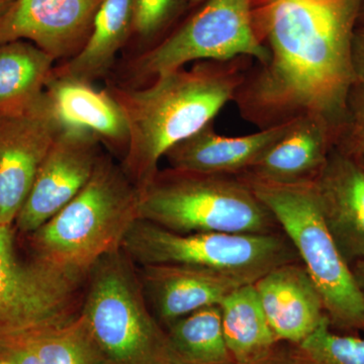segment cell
Returning a JSON list of instances; mask_svg holds the SVG:
<instances>
[{
  "instance_id": "1",
  "label": "cell",
  "mask_w": 364,
  "mask_h": 364,
  "mask_svg": "<svg viewBox=\"0 0 364 364\" xmlns=\"http://www.w3.org/2000/svg\"><path fill=\"white\" fill-rule=\"evenodd\" d=\"M363 0H252L254 31L268 51L233 102L259 130L316 116L340 130L356 81L352 38Z\"/></svg>"
},
{
  "instance_id": "2",
  "label": "cell",
  "mask_w": 364,
  "mask_h": 364,
  "mask_svg": "<svg viewBox=\"0 0 364 364\" xmlns=\"http://www.w3.org/2000/svg\"><path fill=\"white\" fill-rule=\"evenodd\" d=\"M253 60L198 61L189 69L162 74L141 87L107 88L121 107L129 128V145L121 166L140 189L159 170L171 148L193 136L233 102Z\"/></svg>"
},
{
  "instance_id": "3",
  "label": "cell",
  "mask_w": 364,
  "mask_h": 364,
  "mask_svg": "<svg viewBox=\"0 0 364 364\" xmlns=\"http://www.w3.org/2000/svg\"><path fill=\"white\" fill-rule=\"evenodd\" d=\"M138 218V188L102 154L90 181L65 208L26 235L33 259L87 279L91 268L122 248Z\"/></svg>"
},
{
  "instance_id": "4",
  "label": "cell",
  "mask_w": 364,
  "mask_h": 364,
  "mask_svg": "<svg viewBox=\"0 0 364 364\" xmlns=\"http://www.w3.org/2000/svg\"><path fill=\"white\" fill-rule=\"evenodd\" d=\"M138 218L181 234H269L279 227L241 176L170 167L138 189Z\"/></svg>"
},
{
  "instance_id": "5",
  "label": "cell",
  "mask_w": 364,
  "mask_h": 364,
  "mask_svg": "<svg viewBox=\"0 0 364 364\" xmlns=\"http://www.w3.org/2000/svg\"><path fill=\"white\" fill-rule=\"evenodd\" d=\"M298 253L318 287L332 327L364 332V299L350 265L326 226L314 182L267 183L241 176Z\"/></svg>"
},
{
  "instance_id": "6",
  "label": "cell",
  "mask_w": 364,
  "mask_h": 364,
  "mask_svg": "<svg viewBox=\"0 0 364 364\" xmlns=\"http://www.w3.org/2000/svg\"><path fill=\"white\" fill-rule=\"evenodd\" d=\"M122 249L135 264L179 265L210 270L253 284L273 268L299 259L286 235L191 233L169 231L136 219Z\"/></svg>"
},
{
  "instance_id": "7",
  "label": "cell",
  "mask_w": 364,
  "mask_h": 364,
  "mask_svg": "<svg viewBox=\"0 0 364 364\" xmlns=\"http://www.w3.org/2000/svg\"><path fill=\"white\" fill-rule=\"evenodd\" d=\"M81 314L109 364H164L166 332L151 314L136 264L123 249L88 273Z\"/></svg>"
},
{
  "instance_id": "8",
  "label": "cell",
  "mask_w": 364,
  "mask_h": 364,
  "mask_svg": "<svg viewBox=\"0 0 364 364\" xmlns=\"http://www.w3.org/2000/svg\"><path fill=\"white\" fill-rule=\"evenodd\" d=\"M240 57L257 64L268 59V51L254 31L252 0H205L176 31L132 60L126 86L149 85L191 62Z\"/></svg>"
},
{
  "instance_id": "9",
  "label": "cell",
  "mask_w": 364,
  "mask_h": 364,
  "mask_svg": "<svg viewBox=\"0 0 364 364\" xmlns=\"http://www.w3.org/2000/svg\"><path fill=\"white\" fill-rule=\"evenodd\" d=\"M85 282L33 258L21 260L16 228L0 225V336L61 325L77 317Z\"/></svg>"
},
{
  "instance_id": "10",
  "label": "cell",
  "mask_w": 364,
  "mask_h": 364,
  "mask_svg": "<svg viewBox=\"0 0 364 364\" xmlns=\"http://www.w3.org/2000/svg\"><path fill=\"white\" fill-rule=\"evenodd\" d=\"M64 128L46 91L23 114H0V225H14Z\"/></svg>"
},
{
  "instance_id": "11",
  "label": "cell",
  "mask_w": 364,
  "mask_h": 364,
  "mask_svg": "<svg viewBox=\"0 0 364 364\" xmlns=\"http://www.w3.org/2000/svg\"><path fill=\"white\" fill-rule=\"evenodd\" d=\"M97 136L65 127L41 165L14 226L28 235L58 214L90 181L102 152Z\"/></svg>"
},
{
  "instance_id": "12",
  "label": "cell",
  "mask_w": 364,
  "mask_h": 364,
  "mask_svg": "<svg viewBox=\"0 0 364 364\" xmlns=\"http://www.w3.org/2000/svg\"><path fill=\"white\" fill-rule=\"evenodd\" d=\"M104 0H14L0 16V45L23 40L55 60L77 55Z\"/></svg>"
},
{
  "instance_id": "13",
  "label": "cell",
  "mask_w": 364,
  "mask_h": 364,
  "mask_svg": "<svg viewBox=\"0 0 364 364\" xmlns=\"http://www.w3.org/2000/svg\"><path fill=\"white\" fill-rule=\"evenodd\" d=\"M321 214L349 265L364 259V167L332 151L314 181Z\"/></svg>"
},
{
  "instance_id": "14",
  "label": "cell",
  "mask_w": 364,
  "mask_h": 364,
  "mask_svg": "<svg viewBox=\"0 0 364 364\" xmlns=\"http://www.w3.org/2000/svg\"><path fill=\"white\" fill-rule=\"evenodd\" d=\"M254 286L279 342L301 343L328 318L322 296L299 260L273 268Z\"/></svg>"
},
{
  "instance_id": "15",
  "label": "cell",
  "mask_w": 364,
  "mask_h": 364,
  "mask_svg": "<svg viewBox=\"0 0 364 364\" xmlns=\"http://www.w3.org/2000/svg\"><path fill=\"white\" fill-rule=\"evenodd\" d=\"M337 136V129L322 117H296L287 124L284 135L240 176L282 186L314 182L334 150Z\"/></svg>"
},
{
  "instance_id": "16",
  "label": "cell",
  "mask_w": 364,
  "mask_h": 364,
  "mask_svg": "<svg viewBox=\"0 0 364 364\" xmlns=\"http://www.w3.org/2000/svg\"><path fill=\"white\" fill-rule=\"evenodd\" d=\"M287 124L243 136L218 134L214 122L177 144L166 153L170 168L240 176L284 135Z\"/></svg>"
},
{
  "instance_id": "17",
  "label": "cell",
  "mask_w": 364,
  "mask_h": 364,
  "mask_svg": "<svg viewBox=\"0 0 364 364\" xmlns=\"http://www.w3.org/2000/svg\"><path fill=\"white\" fill-rule=\"evenodd\" d=\"M146 299L163 325L205 308L244 286L224 275L179 265H143L138 270Z\"/></svg>"
},
{
  "instance_id": "18",
  "label": "cell",
  "mask_w": 364,
  "mask_h": 364,
  "mask_svg": "<svg viewBox=\"0 0 364 364\" xmlns=\"http://www.w3.org/2000/svg\"><path fill=\"white\" fill-rule=\"evenodd\" d=\"M45 91L64 126L90 132L112 153L124 156L128 124L107 88L97 90L85 81L50 76Z\"/></svg>"
},
{
  "instance_id": "19",
  "label": "cell",
  "mask_w": 364,
  "mask_h": 364,
  "mask_svg": "<svg viewBox=\"0 0 364 364\" xmlns=\"http://www.w3.org/2000/svg\"><path fill=\"white\" fill-rule=\"evenodd\" d=\"M133 16L134 0H104L82 49L61 65L54 66L51 76L90 83L104 77L133 33Z\"/></svg>"
},
{
  "instance_id": "20",
  "label": "cell",
  "mask_w": 364,
  "mask_h": 364,
  "mask_svg": "<svg viewBox=\"0 0 364 364\" xmlns=\"http://www.w3.org/2000/svg\"><path fill=\"white\" fill-rule=\"evenodd\" d=\"M55 61L28 41L0 45V114L28 111L44 93Z\"/></svg>"
},
{
  "instance_id": "21",
  "label": "cell",
  "mask_w": 364,
  "mask_h": 364,
  "mask_svg": "<svg viewBox=\"0 0 364 364\" xmlns=\"http://www.w3.org/2000/svg\"><path fill=\"white\" fill-rule=\"evenodd\" d=\"M219 308L228 349L237 364L253 363L279 344L254 284L235 289L222 299Z\"/></svg>"
},
{
  "instance_id": "22",
  "label": "cell",
  "mask_w": 364,
  "mask_h": 364,
  "mask_svg": "<svg viewBox=\"0 0 364 364\" xmlns=\"http://www.w3.org/2000/svg\"><path fill=\"white\" fill-rule=\"evenodd\" d=\"M170 363L237 364L228 349L219 306H205L167 327Z\"/></svg>"
},
{
  "instance_id": "23",
  "label": "cell",
  "mask_w": 364,
  "mask_h": 364,
  "mask_svg": "<svg viewBox=\"0 0 364 364\" xmlns=\"http://www.w3.org/2000/svg\"><path fill=\"white\" fill-rule=\"evenodd\" d=\"M42 364H109L82 314L69 322L14 334Z\"/></svg>"
},
{
  "instance_id": "24",
  "label": "cell",
  "mask_w": 364,
  "mask_h": 364,
  "mask_svg": "<svg viewBox=\"0 0 364 364\" xmlns=\"http://www.w3.org/2000/svg\"><path fill=\"white\" fill-rule=\"evenodd\" d=\"M291 346L304 364H364V336L335 333L328 318Z\"/></svg>"
},
{
  "instance_id": "25",
  "label": "cell",
  "mask_w": 364,
  "mask_h": 364,
  "mask_svg": "<svg viewBox=\"0 0 364 364\" xmlns=\"http://www.w3.org/2000/svg\"><path fill=\"white\" fill-rule=\"evenodd\" d=\"M188 7V0H134L133 33L141 39L153 40Z\"/></svg>"
},
{
  "instance_id": "26",
  "label": "cell",
  "mask_w": 364,
  "mask_h": 364,
  "mask_svg": "<svg viewBox=\"0 0 364 364\" xmlns=\"http://www.w3.org/2000/svg\"><path fill=\"white\" fill-rule=\"evenodd\" d=\"M335 148L354 159L364 157V81L351 86Z\"/></svg>"
},
{
  "instance_id": "27",
  "label": "cell",
  "mask_w": 364,
  "mask_h": 364,
  "mask_svg": "<svg viewBox=\"0 0 364 364\" xmlns=\"http://www.w3.org/2000/svg\"><path fill=\"white\" fill-rule=\"evenodd\" d=\"M0 354L14 364H42L35 352L16 335L0 336Z\"/></svg>"
},
{
  "instance_id": "28",
  "label": "cell",
  "mask_w": 364,
  "mask_h": 364,
  "mask_svg": "<svg viewBox=\"0 0 364 364\" xmlns=\"http://www.w3.org/2000/svg\"><path fill=\"white\" fill-rule=\"evenodd\" d=\"M351 56L356 80L364 81V23H358L354 30Z\"/></svg>"
},
{
  "instance_id": "29",
  "label": "cell",
  "mask_w": 364,
  "mask_h": 364,
  "mask_svg": "<svg viewBox=\"0 0 364 364\" xmlns=\"http://www.w3.org/2000/svg\"><path fill=\"white\" fill-rule=\"evenodd\" d=\"M247 364H304L301 359L296 355L293 346L289 349L279 348L275 346L272 351H270L267 355L263 356L253 363Z\"/></svg>"
},
{
  "instance_id": "30",
  "label": "cell",
  "mask_w": 364,
  "mask_h": 364,
  "mask_svg": "<svg viewBox=\"0 0 364 364\" xmlns=\"http://www.w3.org/2000/svg\"><path fill=\"white\" fill-rule=\"evenodd\" d=\"M350 267L352 272H353L354 279L356 280V284H358L364 299V259L352 263Z\"/></svg>"
},
{
  "instance_id": "31",
  "label": "cell",
  "mask_w": 364,
  "mask_h": 364,
  "mask_svg": "<svg viewBox=\"0 0 364 364\" xmlns=\"http://www.w3.org/2000/svg\"><path fill=\"white\" fill-rule=\"evenodd\" d=\"M14 0H0V16L2 14L6 13V9L11 6V4H13Z\"/></svg>"
},
{
  "instance_id": "32",
  "label": "cell",
  "mask_w": 364,
  "mask_h": 364,
  "mask_svg": "<svg viewBox=\"0 0 364 364\" xmlns=\"http://www.w3.org/2000/svg\"><path fill=\"white\" fill-rule=\"evenodd\" d=\"M205 1V0H188L189 7H198Z\"/></svg>"
},
{
  "instance_id": "33",
  "label": "cell",
  "mask_w": 364,
  "mask_h": 364,
  "mask_svg": "<svg viewBox=\"0 0 364 364\" xmlns=\"http://www.w3.org/2000/svg\"><path fill=\"white\" fill-rule=\"evenodd\" d=\"M364 23V0L361 1L360 11H359L358 23Z\"/></svg>"
},
{
  "instance_id": "34",
  "label": "cell",
  "mask_w": 364,
  "mask_h": 364,
  "mask_svg": "<svg viewBox=\"0 0 364 364\" xmlns=\"http://www.w3.org/2000/svg\"><path fill=\"white\" fill-rule=\"evenodd\" d=\"M0 364H14L11 363V360H9V358H6V356L2 355V354H0Z\"/></svg>"
},
{
  "instance_id": "35",
  "label": "cell",
  "mask_w": 364,
  "mask_h": 364,
  "mask_svg": "<svg viewBox=\"0 0 364 364\" xmlns=\"http://www.w3.org/2000/svg\"><path fill=\"white\" fill-rule=\"evenodd\" d=\"M359 162L361 163V164L363 165V167H364V157L363 158H360V159H358Z\"/></svg>"
},
{
  "instance_id": "36",
  "label": "cell",
  "mask_w": 364,
  "mask_h": 364,
  "mask_svg": "<svg viewBox=\"0 0 364 364\" xmlns=\"http://www.w3.org/2000/svg\"><path fill=\"white\" fill-rule=\"evenodd\" d=\"M164 364H174V363H170V361H167V363H165Z\"/></svg>"
}]
</instances>
